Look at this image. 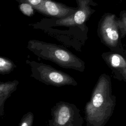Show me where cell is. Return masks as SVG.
Returning a JSON list of instances; mask_svg holds the SVG:
<instances>
[{
    "label": "cell",
    "instance_id": "cell-1",
    "mask_svg": "<svg viewBox=\"0 0 126 126\" xmlns=\"http://www.w3.org/2000/svg\"><path fill=\"white\" fill-rule=\"evenodd\" d=\"M116 97L112 93L111 80L106 73L101 74L84 108L86 126H105L112 116Z\"/></svg>",
    "mask_w": 126,
    "mask_h": 126
},
{
    "label": "cell",
    "instance_id": "cell-2",
    "mask_svg": "<svg viewBox=\"0 0 126 126\" xmlns=\"http://www.w3.org/2000/svg\"><path fill=\"white\" fill-rule=\"evenodd\" d=\"M28 48L39 57L51 61L59 66L83 72L85 62L63 47L37 40H30Z\"/></svg>",
    "mask_w": 126,
    "mask_h": 126
},
{
    "label": "cell",
    "instance_id": "cell-3",
    "mask_svg": "<svg viewBox=\"0 0 126 126\" xmlns=\"http://www.w3.org/2000/svg\"><path fill=\"white\" fill-rule=\"evenodd\" d=\"M97 33L100 41L111 51L126 55L123 46L119 19L115 14L105 13L101 17L97 26Z\"/></svg>",
    "mask_w": 126,
    "mask_h": 126
},
{
    "label": "cell",
    "instance_id": "cell-4",
    "mask_svg": "<svg viewBox=\"0 0 126 126\" xmlns=\"http://www.w3.org/2000/svg\"><path fill=\"white\" fill-rule=\"evenodd\" d=\"M29 63L31 67V76L46 85L57 87L77 85L76 81L70 75L50 65L34 61Z\"/></svg>",
    "mask_w": 126,
    "mask_h": 126
},
{
    "label": "cell",
    "instance_id": "cell-5",
    "mask_svg": "<svg viewBox=\"0 0 126 126\" xmlns=\"http://www.w3.org/2000/svg\"><path fill=\"white\" fill-rule=\"evenodd\" d=\"M48 126H83L80 110L73 103L61 101L51 108Z\"/></svg>",
    "mask_w": 126,
    "mask_h": 126
},
{
    "label": "cell",
    "instance_id": "cell-6",
    "mask_svg": "<svg viewBox=\"0 0 126 126\" xmlns=\"http://www.w3.org/2000/svg\"><path fill=\"white\" fill-rule=\"evenodd\" d=\"M77 5L76 10L71 15L63 19H54L53 26L74 27L84 25L90 18L95 10L91 6L98 5L93 0H75Z\"/></svg>",
    "mask_w": 126,
    "mask_h": 126
},
{
    "label": "cell",
    "instance_id": "cell-7",
    "mask_svg": "<svg viewBox=\"0 0 126 126\" xmlns=\"http://www.w3.org/2000/svg\"><path fill=\"white\" fill-rule=\"evenodd\" d=\"M76 9V7L52 0H43L39 6L34 8L38 12L55 19L65 18L74 13Z\"/></svg>",
    "mask_w": 126,
    "mask_h": 126
},
{
    "label": "cell",
    "instance_id": "cell-8",
    "mask_svg": "<svg viewBox=\"0 0 126 126\" xmlns=\"http://www.w3.org/2000/svg\"><path fill=\"white\" fill-rule=\"evenodd\" d=\"M101 57L111 71L126 68V55L113 51L104 52Z\"/></svg>",
    "mask_w": 126,
    "mask_h": 126
},
{
    "label": "cell",
    "instance_id": "cell-9",
    "mask_svg": "<svg viewBox=\"0 0 126 126\" xmlns=\"http://www.w3.org/2000/svg\"><path fill=\"white\" fill-rule=\"evenodd\" d=\"M18 80L0 82V116L4 115V104L19 85Z\"/></svg>",
    "mask_w": 126,
    "mask_h": 126
},
{
    "label": "cell",
    "instance_id": "cell-10",
    "mask_svg": "<svg viewBox=\"0 0 126 126\" xmlns=\"http://www.w3.org/2000/svg\"><path fill=\"white\" fill-rule=\"evenodd\" d=\"M15 67L11 60L0 56V74H8L12 71Z\"/></svg>",
    "mask_w": 126,
    "mask_h": 126
},
{
    "label": "cell",
    "instance_id": "cell-11",
    "mask_svg": "<svg viewBox=\"0 0 126 126\" xmlns=\"http://www.w3.org/2000/svg\"><path fill=\"white\" fill-rule=\"evenodd\" d=\"M33 119V114L29 111L23 115L19 124V126H32Z\"/></svg>",
    "mask_w": 126,
    "mask_h": 126
},
{
    "label": "cell",
    "instance_id": "cell-12",
    "mask_svg": "<svg viewBox=\"0 0 126 126\" xmlns=\"http://www.w3.org/2000/svg\"><path fill=\"white\" fill-rule=\"evenodd\" d=\"M119 23L122 38L126 36V11L122 10L120 13Z\"/></svg>",
    "mask_w": 126,
    "mask_h": 126
},
{
    "label": "cell",
    "instance_id": "cell-13",
    "mask_svg": "<svg viewBox=\"0 0 126 126\" xmlns=\"http://www.w3.org/2000/svg\"><path fill=\"white\" fill-rule=\"evenodd\" d=\"M19 9L24 15L27 16H31L34 14L33 7L27 2H23L20 4Z\"/></svg>",
    "mask_w": 126,
    "mask_h": 126
},
{
    "label": "cell",
    "instance_id": "cell-14",
    "mask_svg": "<svg viewBox=\"0 0 126 126\" xmlns=\"http://www.w3.org/2000/svg\"><path fill=\"white\" fill-rule=\"evenodd\" d=\"M112 73L116 79L126 82V68L112 70Z\"/></svg>",
    "mask_w": 126,
    "mask_h": 126
},
{
    "label": "cell",
    "instance_id": "cell-15",
    "mask_svg": "<svg viewBox=\"0 0 126 126\" xmlns=\"http://www.w3.org/2000/svg\"><path fill=\"white\" fill-rule=\"evenodd\" d=\"M43 0H24V2H27L30 4L34 8L39 6Z\"/></svg>",
    "mask_w": 126,
    "mask_h": 126
},
{
    "label": "cell",
    "instance_id": "cell-16",
    "mask_svg": "<svg viewBox=\"0 0 126 126\" xmlns=\"http://www.w3.org/2000/svg\"></svg>",
    "mask_w": 126,
    "mask_h": 126
}]
</instances>
